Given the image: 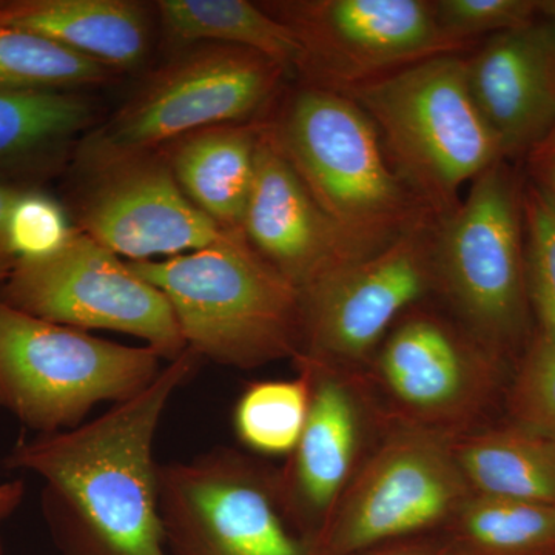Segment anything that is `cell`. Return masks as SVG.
<instances>
[{"label":"cell","instance_id":"6da1fadb","mask_svg":"<svg viewBox=\"0 0 555 555\" xmlns=\"http://www.w3.org/2000/svg\"><path fill=\"white\" fill-rule=\"evenodd\" d=\"M199 360L188 349L98 418L11 449L5 466L46 483L47 513L67 555H170L153 444L171 397Z\"/></svg>","mask_w":555,"mask_h":555},{"label":"cell","instance_id":"7a4b0ae2","mask_svg":"<svg viewBox=\"0 0 555 555\" xmlns=\"http://www.w3.org/2000/svg\"><path fill=\"white\" fill-rule=\"evenodd\" d=\"M129 264L166 295L185 346L199 358L257 369L301 352V292L243 232L179 257Z\"/></svg>","mask_w":555,"mask_h":555},{"label":"cell","instance_id":"3957f363","mask_svg":"<svg viewBox=\"0 0 555 555\" xmlns=\"http://www.w3.org/2000/svg\"><path fill=\"white\" fill-rule=\"evenodd\" d=\"M343 94L375 124L398 177L436 219L459 206L466 182L502 159L462 54L416 62Z\"/></svg>","mask_w":555,"mask_h":555},{"label":"cell","instance_id":"277c9868","mask_svg":"<svg viewBox=\"0 0 555 555\" xmlns=\"http://www.w3.org/2000/svg\"><path fill=\"white\" fill-rule=\"evenodd\" d=\"M270 129L318 206L364 255L436 219L398 177L375 124L346 94L306 86Z\"/></svg>","mask_w":555,"mask_h":555},{"label":"cell","instance_id":"5b68a950","mask_svg":"<svg viewBox=\"0 0 555 555\" xmlns=\"http://www.w3.org/2000/svg\"><path fill=\"white\" fill-rule=\"evenodd\" d=\"M160 360L152 347L93 337L0 299V408L38 434L73 429L96 404L138 396Z\"/></svg>","mask_w":555,"mask_h":555},{"label":"cell","instance_id":"8992f818","mask_svg":"<svg viewBox=\"0 0 555 555\" xmlns=\"http://www.w3.org/2000/svg\"><path fill=\"white\" fill-rule=\"evenodd\" d=\"M436 294L456 323L505 360L528 326L520 207L502 160L478 175L459 206L437 219Z\"/></svg>","mask_w":555,"mask_h":555},{"label":"cell","instance_id":"52a82bcc","mask_svg":"<svg viewBox=\"0 0 555 555\" xmlns=\"http://www.w3.org/2000/svg\"><path fill=\"white\" fill-rule=\"evenodd\" d=\"M505 360L454 318L415 306L363 371L389 425L455 438L488 425Z\"/></svg>","mask_w":555,"mask_h":555},{"label":"cell","instance_id":"ba28073f","mask_svg":"<svg viewBox=\"0 0 555 555\" xmlns=\"http://www.w3.org/2000/svg\"><path fill=\"white\" fill-rule=\"evenodd\" d=\"M276 470L229 448L158 465L170 555H318L284 513Z\"/></svg>","mask_w":555,"mask_h":555},{"label":"cell","instance_id":"9c48e42d","mask_svg":"<svg viewBox=\"0 0 555 555\" xmlns=\"http://www.w3.org/2000/svg\"><path fill=\"white\" fill-rule=\"evenodd\" d=\"M470 489L452 438L390 425L315 540L318 555H357L383 543L443 531Z\"/></svg>","mask_w":555,"mask_h":555},{"label":"cell","instance_id":"30bf717a","mask_svg":"<svg viewBox=\"0 0 555 555\" xmlns=\"http://www.w3.org/2000/svg\"><path fill=\"white\" fill-rule=\"evenodd\" d=\"M436 221L422 222L377 254L328 270L299 288L298 357L339 371L363 372L397 321L436 294Z\"/></svg>","mask_w":555,"mask_h":555},{"label":"cell","instance_id":"8fae6325","mask_svg":"<svg viewBox=\"0 0 555 555\" xmlns=\"http://www.w3.org/2000/svg\"><path fill=\"white\" fill-rule=\"evenodd\" d=\"M0 299L62 326L144 339L163 360L188 350L166 295L76 228L51 257L20 259Z\"/></svg>","mask_w":555,"mask_h":555},{"label":"cell","instance_id":"7c38bea8","mask_svg":"<svg viewBox=\"0 0 555 555\" xmlns=\"http://www.w3.org/2000/svg\"><path fill=\"white\" fill-rule=\"evenodd\" d=\"M283 69L255 51L208 43L152 76L90 142L87 158L156 152L164 144L257 115Z\"/></svg>","mask_w":555,"mask_h":555},{"label":"cell","instance_id":"4fadbf2b","mask_svg":"<svg viewBox=\"0 0 555 555\" xmlns=\"http://www.w3.org/2000/svg\"><path fill=\"white\" fill-rule=\"evenodd\" d=\"M295 33L308 86L346 93L467 43L441 31L425 0H291L262 3Z\"/></svg>","mask_w":555,"mask_h":555},{"label":"cell","instance_id":"5bb4252c","mask_svg":"<svg viewBox=\"0 0 555 555\" xmlns=\"http://www.w3.org/2000/svg\"><path fill=\"white\" fill-rule=\"evenodd\" d=\"M310 379L308 422L287 463L276 470L278 491L292 526L315 545L366 456L389 423L363 372L294 360Z\"/></svg>","mask_w":555,"mask_h":555},{"label":"cell","instance_id":"9a60e30c","mask_svg":"<svg viewBox=\"0 0 555 555\" xmlns=\"http://www.w3.org/2000/svg\"><path fill=\"white\" fill-rule=\"evenodd\" d=\"M91 178L78 204V230L130 262L173 258L210 246L225 230L179 188L155 152L89 158Z\"/></svg>","mask_w":555,"mask_h":555},{"label":"cell","instance_id":"2e32d148","mask_svg":"<svg viewBox=\"0 0 555 555\" xmlns=\"http://www.w3.org/2000/svg\"><path fill=\"white\" fill-rule=\"evenodd\" d=\"M243 235L298 288L328 270L369 257L318 206L270 124H261Z\"/></svg>","mask_w":555,"mask_h":555},{"label":"cell","instance_id":"e0dca14e","mask_svg":"<svg viewBox=\"0 0 555 555\" xmlns=\"http://www.w3.org/2000/svg\"><path fill=\"white\" fill-rule=\"evenodd\" d=\"M467 82L503 155L546 137L555 122V31L529 24L499 33L466 57Z\"/></svg>","mask_w":555,"mask_h":555},{"label":"cell","instance_id":"ac0fdd59","mask_svg":"<svg viewBox=\"0 0 555 555\" xmlns=\"http://www.w3.org/2000/svg\"><path fill=\"white\" fill-rule=\"evenodd\" d=\"M0 25L60 43L108 68H130L149 47L144 7L130 0H0Z\"/></svg>","mask_w":555,"mask_h":555},{"label":"cell","instance_id":"d6986e66","mask_svg":"<svg viewBox=\"0 0 555 555\" xmlns=\"http://www.w3.org/2000/svg\"><path fill=\"white\" fill-rule=\"evenodd\" d=\"M261 124L211 127L178 139L169 166L179 188L225 232H243Z\"/></svg>","mask_w":555,"mask_h":555},{"label":"cell","instance_id":"ffe728a7","mask_svg":"<svg viewBox=\"0 0 555 555\" xmlns=\"http://www.w3.org/2000/svg\"><path fill=\"white\" fill-rule=\"evenodd\" d=\"M452 452L473 494L555 506V441L509 422L452 438Z\"/></svg>","mask_w":555,"mask_h":555},{"label":"cell","instance_id":"44dd1931","mask_svg":"<svg viewBox=\"0 0 555 555\" xmlns=\"http://www.w3.org/2000/svg\"><path fill=\"white\" fill-rule=\"evenodd\" d=\"M160 22L179 43L240 47L268 57L283 72H299L305 50L295 33L247 0H160Z\"/></svg>","mask_w":555,"mask_h":555},{"label":"cell","instance_id":"7402d4cb","mask_svg":"<svg viewBox=\"0 0 555 555\" xmlns=\"http://www.w3.org/2000/svg\"><path fill=\"white\" fill-rule=\"evenodd\" d=\"M443 532L459 555H555V506L470 494Z\"/></svg>","mask_w":555,"mask_h":555},{"label":"cell","instance_id":"603a6c76","mask_svg":"<svg viewBox=\"0 0 555 555\" xmlns=\"http://www.w3.org/2000/svg\"><path fill=\"white\" fill-rule=\"evenodd\" d=\"M90 119L76 91L0 89V175L49 155Z\"/></svg>","mask_w":555,"mask_h":555},{"label":"cell","instance_id":"cb8c5ba5","mask_svg":"<svg viewBox=\"0 0 555 555\" xmlns=\"http://www.w3.org/2000/svg\"><path fill=\"white\" fill-rule=\"evenodd\" d=\"M112 68L49 39L0 25V89L76 91L100 86Z\"/></svg>","mask_w":555,"mask_h":555},{"label":"cell","instance_id":"d4e9b609","mask_svg":"<svg viewBox=\"0 0 555 555\" xmlns=\"http://www.w3.org/2000/svg\"><path fill=\"white\" fill-rule=\"evenodd\" d=\"M294 379L248 385L236 401L233 426L244 447L264 455H291L305 430L310 408V379L297 371Z\"/></svg>","mask_w":555,"mask_h":555},{"label":"cell","instance_id":"484cf974","mask_svg":"<svg viewBox=\"0 0 555 555\" xmlns=\"http://www.w3.org/2000/svg\"><path fill=\"white\" fill-rule=\"evenodd\" d=\"M511 423L555 441V337L540 334L507 390Z\"/></svg>","mask_w":555,"mask_h":555},{"label":"cell","instance_id":"4316f807","mask_svg":"<svg viewBox=\"0 0 555 555\" xmlns=\"http://www.w3.org/2000/svg\"><path fill=\"white\" fill-rule=\"evenodd\" d=\"M528 225L526 281L542 334L555 337V203L543 190H529L525 198Z\"/></svg>","mask_w":555,"mask_h":555},{"label":"cell","instance_id":"83f0119b","mask_svg":"<svg viewBox=\"0 0 555 555\" xmlns=\"http://www.w3.org/2000/svg\"><path fill=\"white\" fill-rule=\"evenodd\" d=\"M67 211L42 190L28 185L9 215V243L20 259H42L60 251L73 233Z\"/></svg>","mask_w":555,"mask_h":555},{"label":"cell","instance_id":"f1b7e54d","mask_svg":"<svg viewBox=\"0 0 555 555\" xmlns=\"http://www.w3.org/2000/svg\"><path fill=\"white\" fill-rule=\"evenodd\" d=\"M540 10L539 2L529 0H438L434 13L441 31L456 42L474 43L486 33L514 30L531 24Z\"/></svg>","mask_w":555,"mask_h":555},{"label":"cell","instance_id":"f546056e","mask_svg":"<svg viewBox=\"0 0 555 555\" xmlns=\"http://www.w3.org/2000/svg\"><path fill=\"white\" fill-rule=\"evenodd\" d=\"M357 555H459L443 531L383 543Z\"/></svg>","mask_w":555,"mask_h":555},{"label":"cell","instance_id":"4dcf8cb0","mask_svg":"<svg viewBox=\"0 0 555 555\" xmlns=\"http://www.w3.org/2000/svg\"><path fill=\"white\" fill-rule=\"evenodd\" d=\"M27 188L28 184L24 182L0 179V288L7 283L17 264L16 255L11 250L9 233H7L10 210L17 196Z\"/></svg>","mask_w":555,"mask_h":555},{"label":"cell","instance_id":"1f68e13d","mask_svg":"<svg viewBox=\"0 0 555 555\" xmlns=\"http://www.w3.org/2000/svg\"><path fill=\"white\" fill-rule=\"evenodd\" d=\"M537 155V177L540 182L537 188L543 190L555 203V133Z\"/></svg>","mask_w":555,"mask_h":555},{"label":"cell","instance_id":"d6a6232c","mask_svg":"<svg viewBox=\"0 0 555 555\" xmlns=\"http://www.w3.org/2000/svg\"><path fill=\"white\" fill-rule=\"evenodd\" d=\"M24 481L16 480L0 483V521L5 520L17 509L22 500H24Z\"/></svg>","mask_w":555,"mask_h":555},{"label":"cell","instance_id":"836d02e7","mask_svg":"<svg viewBox=\"0 0 555 555\" xmlns=\"http://www.w3.org/2000/svg\"><path fill=\"white\" fill-rule=\"evenodd\" d=\"M540 10L550 14L551 20H553V28L555 31V2H540Z\"/></svg>","mask_w":555,"mask_h":555}]
</instances>
